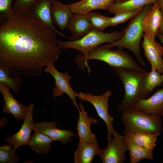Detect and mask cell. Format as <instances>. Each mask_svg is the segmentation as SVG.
I'll use <instances>...</instances> for the list:
<instances>
[{
  "instance_id": "f546056e",
  "label": "cell",
  "mask_w": 163,
  "mask_h": 163,
  "mask_svg": "<svg viewBox=\"0 0 163 163\" xmlns=\"http://www.w3.org/2000/svg\"><path fill=\"white\" fill-rule=\"evenodd\" d=\"M143 8L115 14L114 17H110L109 26H115L124 22L138 14Z\"/></svg>"
},
{
  "instance_id": "8fae6325",
  "label": "cell",
  "mask_w": 163,
  "mask_h": 163,
  "mask_svg": "<svg viewBox=\"0 0 163 163\" xmlns=\"http://www.w3.org/2000/svg\"><path fill=\"white\" fill-rule=\"evenodd\" d=\"M54 0H37L28 10L27 14L51 28L59 35L69 37L57 29L52 21L51 14L52 4Z\"/></svg>"
},
{
  "instance_id": "f35d334b",
  "label": "cell",
  "mask_w": 163,
  "mask_h": 163,
  "mask_svg": "<svg viewBox=\"0 0 163 163\" xmlns=\"http://www.w3.org/2000/svg\"><path fill=\"white\" fill-rule=\"evenodd\" d=\"M161 116H162V117H163V110L162 111V112H161Z\"/></svg>"
},
{
  "instance_id": "30bf717a",
  "label": "cell",
  "mask_w": 163,
  "mask_h": 163,
  "mask_svg": "<svg viewBox=\"0 0 163 163\" xmlns=\"http://www.w3.org/2000/svg\"><path fill=\"white\" fill-rule=\"evenodd\" d=\"M34 105L33 103L27 107L24 122L18 131L5 139L8 144L13 146V151H15L19 147L24 145H28L31 139V133L35 128V123L33 119Z\"/></svg>"
},
{
  "instance_id": "277c9868",
  "label": "cell",
  "mask_w": 163,
  "mask_h": 163,
  "mask_svg": "<svg viewBox=\"0 0 163 163\" xmlns=\"http://www.w3.org/2000/svg\"><path fill=\"white\" fill-rule=\"evenodd\" d=\"M153 4H149L143 7L125 28L124 34L120 39L113 43L102 46L109 49L114 47L127 49L134 54L139 64L143 67H145L146 64L141 56L140 50L141 41L144 34L142 24L145 16L151 10Z\"/></svg>"
},
{
  "instance_id": "4fadbf2b",
  "label": "cell",
  "mask_w": 163,
  "mask_h": 163,
  "mask_svg": "<svg viewBox=\"0 0 163 163\" xmlns=\"http://www.w3.org/2000/svg\"><path fill=\"white\" fill-rule=\"evenodd\" d=\"M142 45L144 55L151 65V68L156 69L161 74L162 72L163 46L155 39H151L143 34Z\"/></svg>"
},
{
  "instance_id": "f1b7e54d",
  "label": "cell",
  "mask_w": 163,
  "mask_h": 163,
  "mask_svg": "<svg viewBox=\"0 0 163 163\" xmlns=\"http://www.w3.org/2000/svg\"><path fill=\"white\" fill-rule=\"evenodd\" d=\"M146 88L150 93L156 87L162 85L161 74L156 69L151 68L147 73L145 80Z\"/></svg>"
},
{
  "instance_id": "4316f807",
  "label": "cell",
  "mask_w": 163,
  "mask_h": 163,
  "mask_svg": "<svg viewBox=\"0 0 163 163\" xmlns=\"http://www.w3.org/2000/svg\"><path fill=\"white\" fill-rule=\"evenodd\" d=\"M92 28L103 32L109 26L110 17H107L96 12L87 13Z\"/></svg>"
},
{
  "instance_id": "7402d4cb",
  "label": "cell",
  "mask_w": 163,
  "mask_h": 163,
  "mask_svg": "<svg viewBox=\"0 0 163 163\" xmlns=\"http://www.w3.org/2000/svg\"><path fill=\"white\" fill-rule=\"evenodd\" d=\"M124 137L129 151L131 163H137L144 159L152 160L154 154L152 150L149 149L136 143L127 135Z\"/></svg>"
},
{
  "instance_id": "ac0fdd59",
  "label": "cell",
  "mask_w": 163,
  "mask_h": 163,
  "mask_svg": "<svg viewBox=\"0 0 163 163\" xmlns=\"http://www.w3.org/2000/svg\"><path fill=\"white\" fill-rule=\"evenodd\" d=\"M67 28L72 34L71 40L79 39L92 29V27L87 14H73Z\"/></svg>"
},
{
  "instance_id": "2e32d148",
  "label": "cell",
  "mask_w": 163,
  "mask_h": 163,
  "mask_svg": "<svg viewBox=\"0 0 163 163\" xmlns=\"http://www.w3.org/2000/svg\"><path fill=\"white\" fill-rule=\"evenodd\" d=\"M10 88L0 83V91L3 97V112L11 114L16 119L24 120L27 107L17 101L10 92Z\"/></svg>"
},
{
  "instance_id": "ba28073f",
  "label": "cell",
  "mask_w": 163,
  "mask_h": 163,
  "mask_svg": "<svg viewBox=\"0 0 163 163\" xmlns=\"http://www.w3.org/2000/svg\"><path fill=\"white\" fill-rule=\"evenodd\" d=\"M113 135L111 141L101 150L100 160L103 163H123L126 159L125 152L128 150L124 136L116 131Z\"/></svg>"
},
{
  "instance_id": "1f68e13d",
  "label": "cell",
  "mask_w": 163,
  "mask_h": 163,
  "mask_svg": "<svg viewBox=\"0 0 163 163\" xmlns=\"http://www.w3.org/2000/svg\"><path fill=\"white\" fill-rule=\"evenodd\" d=\"M14 0H0V19L3 20L12 15V3Z\"/></svg>"
},
{
  "instance_id": "8d00e7d4",
  "label": "cell",
  "mask_w": 163,
  "mask_h": 163,
  "mask_svg": "<svg viewBox=\"0 0 163 163\" xmlns=\"http://www.w3.org/2000/svg\"><path fill=\"white\" fill-rule=\"evenodd\" d=\"M161 78L162 83L163 85V56H162V72L161 74Z\"/></svg>"
},
{
  "instance_id": "5b68a950",
  "label": "cell",
  "mask_w": 163,
  "mask_h": 163,
  "mask_svg": "<svg viewBox=\"0 0 163 163\" xmlns=\"http://www.w3.org/2000/svg\"><path fill=\"white\" fill-rule=\"evenodd\" d=\"M121 122L124 126V135L128 133H160L162 131L161 116L150 115L133 107L121 112Z\"/></svg>"
},
{
  "instance_id": "ab89813d",
  "label": "cell",
  "mask_w": 163,
  "mask_h": 163,
  "mask_svg": "<svg viewBox=\"0 0 163 163\" xmlns=\"http://www.w3.org/2000/svg\"><path fill=\"white\" fill-rule=\"evenodd\" d=\"M17 0H14V2L16 1Z\"/></svg>"
},
{
  "instance_id": "ffe728a7",
  "label": "cell",
  "mask_w": 163,
  "mask_h": 163,
  "mask_svg": "<svg viewBox=\"0 0 163 163\" xmlns=\"http://www.w3.org/2000/svg\"><path fill=\"white\" fill-rule=\"evenodd\" d=\"M101 151L97 143L79 140L74 152V162L91 163L95 156L99 155Z\"/></svg>"
},
{
  "instance_id": "e0dca14e",
  "label": "cell",
  "mask_w": 163,
  "mask_h": 163,
  "mask_svg": "<svg viewBox=\"0 0 163 163\" xmlns=\"http://www.w3.org/2000/svg\"><path fill=\"white\" fill-rule=\"evenodd\" d=\"M161 20L160 8L157 3H154L143 19L142 27L144 34L150 39H155Z\"/></svg>"
},
{
  "instance_id": "9a60e30c",
  "label": "cell",
  "mask_w": 163,
  "mask_h": 163,
  "mask_svg": "<svg viewBox=\"0 0 163 163\" xmlns=\"http://www.w3.org/2000/svg\"><path fill=\"white\" fill-rule=\"evenodd\" d=\"M133 107L149 115L161 116L163 110V88L157 90L148 98L140 99Z\"/></svg>"
},
{
  "instance_id": "7a4b0ae2",
  "label": "cell",
  "mask_w": 163,
  "mask_h": 163,
  "mask_svg": "<svg viewBox=\"0 0 163 163\" xmlns=\"http://www.w3.org/2000/svg\"><path fill=\"white\" fill-rule=\"evenodd\" d=\"M123 85L124 93L123 98L117 108L122 112L133 107L141 98H146L150 93L145 86V80L149 71L130 69L113 68Z\"/></svg>"
},
{
  "instance_id": "d590c367",
  "label": "cell",
  "mask_w": 163,
  "mask_h": 163,
  "mask_svg": "<svg viewBox=\"0 0 163 163\" xmlns=\"http://www.w3.org/2000/svg\"><path fill=\"white\" fill-rule=\"evenodd\" d=\"M157 3L160 9L163 8V0H159Z\"/></svg>"
},
{
  "instance_id": "d4e9b609",
  "label": "cell",
  "mask_w": 163,
  "mask_h": 163,
  "mask_svg": "<svg viewBox=\"0 0 163 163\" xmlns=\"http://www.w3.org/2000/svg\"><path fill=\"white\" fill-rule=\"evenodd\" d=\"M160 133H128L127 135L136 143L145 148L153 150Z\"/></svg>"
},
{
  "instance_id": "8992f818",
  "label": "cell",
  "mask_w": 163,
  "mask_h": 163,
  "mask_svg": "<svg viewBox=\"0 0 163 163\" xmlns=\"http://www.w3.org/2000/svg\"><path fill=\"white\" fill-rule=\"evenodd\" d=\"M125 28L121 32L104 33L92 29L81 38L68 41L58 40L61 49H72L83 55H86L105 43H112L120 39L123 35Z\"/></svg>"
},
{
  "instance_id": "83f0119b",
  "label": "cell",
  "mask_w": 163,
  "mask_h": 163,
  "mask_svg": "<svg viewBox=\"0 0 163 163\" xmlns=\"http://www.w3.org/2000/svg\"><path fill=\"white\" fill-rule=\"evenodd\" d=\"M13 146L8 144L0 147V163H16L19 160V156L13 151Z\"/></svg>"
},
{
  "instance_id": "6da1fadb",
  "label": "cell",
  "mask_w": 163,
  "mask_h": 163,
  "mask_svg": "<svg viewBox=\"0 0 163 163\" xmlns=\"http://www.w3.org/2000/svg\"><path fill=\"white\" fill-rule=\"evenodd\" d=\"M56 34L27 13L0 20V66L14 75L39 76L61 53Z\"/></svg>"
},
{
  "instance_id": "44dd1931",
  "label": "cell",
  "mask_w": 163,
  "mask_h": 163,
  "mask_svg": "<svg viewBox=\"0 0 163 163\" xmlns=\"http://www.w3.org/2000/svg\"><path fill=\"white\" fill-rule=\"evenodd\" d=\"M115 0H82L69 5L73 14H86L96 9L108 10Z\"/></svg>"
},
{
  "instance_id": "7c38bea8",
  "label": "cell",
  "mask_w": 163,
  "mask_h": 163,
  "mask_svg": "<svg viewBox=\"0 0 163 163\" xmlns=\"http://www.w3.org/2000/svg\"><path fill=\"white\" fill-rule=\"evenodd\" d=\"M79 116L76 129L79 140L97 143L98 141L96 139V135L92 132L91 126L92 124L97 123V120L88 116V112L85 110L82 101L79 104Z\"/></svg>"
},
{
  "instance_id": "74e56055",
  "label": "cell",
  "mask_w": 163,
  "mask_h": 163,
  "mask_svg": "<svg viewBox=\"0 0 163 163\" xmlns=\"http://www.w3.org/2000/svg\"><path fill=\"white\" fill-rule=\"evenodd\" d=\"M129 0H115V2L121 3L126 2Z\"/></svg>"
},
{
  "instance_id": "cb8c5ba5",
  "label": "cell",
  "mask_w": 163,
  "mask_h": 163,
  "mask_svg": "<svg viewBox=\"0 0 163 163\" xmlns=\"http://www.w3.org/2000/svg\"><path fill=\"white\" fill-rule=\"evenodd\" d=\"M159 0H129L121 3L115 2L108 10L114 14L132 11L143 8L145 5L157 3Z\"/></svg>"
},
{
  "instance_id": "603a6c76",
  "label": "cell",
  "mask_w": 163,
  "mask_h": 163,
  "mask_svg": "<svg viewBox=\"0 0 163 163\" xmlns=\"http://www.w3.org/2000/svg\"><path fill=\"white\" fill-rule=\"evenodd\" d=\"M28 145L31 149L40 154L48 153L52 148V143L54 140L50 137L35 129Z\"/></svg>"
},
{
  "instance_id": "5bb4252c",
  "label": "cell",
  "mask_w": 163,
  "mask_h": 163,
  "mask_svg": "<svg viewBox=\"0 0 163 163\" xmlns=\"http://www.w3.org/2000/svg\"><path fill=\"white\" fill-rule=\"evenodd\" d=\"M56 121H43L35 123V129L46 135L54 141H58L65 145L72 140L74 133L68 130L62 129L57 127Z\"/></svg>"
},
{
  "instance_id": "484cf974",
  "label": "cell",
  "mask_w": 163,
  "mask_h": 163,
  "mask_svg": "<svg viewBox=\"0 0 163 163\" xmlns=\"http://www.w3.org/2000/svg\"><path fill=\"white\" fill-rule=\"evenodd\" d=\"M14 75L13 77H11L8 69L0 66V83L5 85L14 92L18 94L20 91L22 80L19 75Z\"/></svg>"
},
{
  "instance_id": "d6986e66",
  "label": "cell",
  "mask_w": 163,
  "mask_h": 163,
  "mask_svg": "<svg viewBox=\"0 0 163 163\" xmlns=\"http://www.w3.org/2000/svg\"><path fill=\"white\" fill-rule=\"evenodd\" d=\"M51 14L53 22L62 31L67 28L73 14L69 5L64 4L55 0H54L51 5Z\"/></svg>"
},
{
  "instance_id": "d6a6232c",
  "label": "cell",
  "mask_w": 163,
  "mask_h": 163,
  "mask_svg": "<svg viewBox=\"0 0 163 163\" xmlns=\"http://www.w3.org/2000/svg\"><path fill=\"white\" fill-rule=\"evenodd\" d=\"M160 10L162 17V20L161 26L158 30L157 34L163 35V8L160 9Z\"/></svg>"
},
{
  "instance_id": "4dcf8cb0",
  "label": "cell",
  "mask_w": 163,
  "mask_h": 163,
  "mask_svg": "<svg viewBox=\"0 0 163 163\" xmlns=\"http://www.w3.org/2000/svg\"><path fill=\"white\" fill-rule=\"evenodd\" d=\"M37 0H17L12 5L14 14H21L27 13L28 10Z\"/></svg>"
},
{
  "instance_id": "3957f363",
  "label": "cell",
  "mask_w": 163,
  "mask_h": 163,
  "mask_svg": "<svg viewBox=\"0 0 163 163\" xmlns=\"http://www.w3.org/2000/svg\"><path fill=\"white\" fill-rule=\"evenodd\" d=\"M96 60L104 62L111 67L122 68L144 71L145 69L138 62L126 52L120 50H112L102 46L96 48L86 55H78L75 59L76 65L80 69H87L88 73L90 69L88 61Z\"/></svg>"
},
{
  "instance_id": "52a82bcc",
  "label": "cell",
  "mask_w": 163,
  "mask_h": 163,
  "mask_svg": "<svg viewBox=\"0 0 163 163\" xmlns=\"http://www.w3.org/2000/svg\"><path fill=\"white\" fill-rule=\"evenodd\" d=\"M112 93L107 90L99 95H93L91 93L80 92L78 97L82 101H87L91 103L94 107L98 116L104 120L107 126V143L112 139V135L115 131L113 127V117L108 113L109 100Z\"/></svg>"
},
{
  "instance_id": "836d02e7",
  "label": "cell",
  "mask_w": 163,
  "mask_h": 163,
  "mask_svg": "<svg viewBox=\"0 0 163 163\" xmlns=\"http://www.w3.org/2000/svg\"><path fill=\"white\" fill-rule=\"evenodd\" d=\"M7 120L6 118H1L0 120V129L3 128L7 124Z\"/></svg>"
},
{
  "instance_id": "9c48e42d",
  "label": "cell",
  "mask_w": 163,
  "mask_h": 163,
  "mask_svg": "<svg viewBox=\"0 0 163 163\" xmlns=\"http://www.w3.org/2000/svg\"><path fill=\"white\" fill-rule=\"evenodd\" d=\"M44 71L50 74L55 80V86L53 90V96L56 98L66 94L72 100L74 106L79 110L80 108L76 101L78 93L74 91L71 86L70 80L72 77L69 73L67 72L63 73L59 72L56 69L54 63L47 64Z\"/></svg>"
},
{
  "instance_id": "e575fe53",
  "label": "cell",
  "mask_w": 163,
  "mask_h": 163,
  "mask_svg": "<svg viewBox=\"0 0 163 163\" xmlns=\"http://www.w3.org/2000/svg\"><path fill=\"white\" fill-rule=\"evenodd\" d=\"M157 36L163 45V35L157 34Z\"/></svg>"
}]
</instances>
